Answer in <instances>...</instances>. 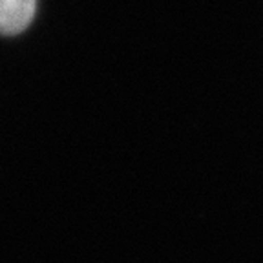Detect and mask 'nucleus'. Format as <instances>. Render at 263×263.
<instances>
[{"label":"nucleus","mask_w":263,"mask_h":263,"mask_svg":"<svg viewBox=\"0 0 263 263\" xmlns=\"http://www.w3.org/2000/svg\"><path fill=\"white\" fill-rule=\"evenodd\" d=\"M37 0H0V37L18 35L35 18Z\"/></svg>","instance_id":"obj_1"}]
</instances>
